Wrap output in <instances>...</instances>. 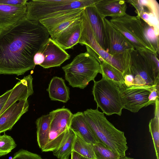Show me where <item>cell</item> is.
Returning a JSON list of instances; mask_svg holds the SVG:
<instances>
[{"instance_id": "8fae6325", "label": "cell", "mask_w": 159, "mask_h": 159, "mask_svg": "<svg viewBox=\"0 0 159 159\" xmlns=\"http://www.w3.org/2000/svg\"><path fill=\"white\" fill-rule=\"evenodd\" d=\"M85 8L69 10L64 13L39 22L47 29L53 39L82 16Z\"/></svg>"}, {"instance_id": "484cf974", "label": "cell", "mask_w": 159, "mask_h": 159, "mask_svg": "<svg viewBox=\"0 0 159 159\" xmlns=\"http://www.w3.org/2000/svg\"><path fill=\"white\" fill-rule=\"evenodd\" d=\"M75 135L73 151L84 157L95 159L93 144L87 142L78 135Z\"/></svg>"}, {"instance_id": "4dcf8cb0", "label": "cell", "mask_w": 159, "mask_h": 159, "mask_svg": "<svg viewBox=\"0 0 159 159\" xmlns=\"http://www.w3.org/2000/svg\"><path fill=\"white\" fill-rule=\"evenodd\" d=\"M27 0H0V4L13 6H22L26 5Z\"/></svg>"}, {"instance_id": "1f68e13d", "label": "cell", "mask_w": 159, "mask_h": 159, "mask_svg": "<svg viewBox=\"0 0 159 159\" xmlns=\"http://www.w3.org/2000/svg\"><path fill=\"white\" fill-rule=\"evenodd\" d=\"M11 91V89L7 91L0 96V113L6 103Z\"/></svg>"}, {"instance_id": "ffe728a7", "label": "cell", "mask_w": 159, "mask_h": 159, "mask_svg": "<svg viewBox=\"0 0 159 159\" xmlns=\"http://www.w3.org/2000/svg\"><path fill=\"white\" fill-rule=\"evenodd\" d=\"M94 6L102 19L122 15L126 13L127 8L124 0H97Z\"/></svg>"}, {"instance_id": "4fadbf2b", "label": "cell", "mask_w": 159, "mask_h": 159, "mask_svg": "<svg viewBox=\"0 0 159 159\" xmlns=\"http://www.w3.org/2000/svg\"><path fill=\"white\" fill-rule=\"evenodd\" d=\"M126 2L135 9L137 15L154 29L159 35V5L156 0H129Z\"/></svg>"}, {"instance_id": "8992f818", "label": "cell", "mask_w": 159, "mask_h": 159, "mask_svg": "<svg viewBox=\"0 0 159 159\" xmlns=\"http://www.w3.org/2000/svg\"><path fill=\"white\" fill-rule=\"evenodd\" d=\"M97 0H34L26 2V19L36 21L61 14L66 11L94 5Z\"/></svg>"}, {"instance_id": "5bb4252c", "label": "cell", "mask_w": 159, "mask_h": 159, "mask_svg": "<svg viewBox=\"0 0 159 159\" xmlns=\"http://www.w3.org/2000/svg\"><path fill=\"white\" fill-rule=\"evenodd\" d=\"M39 52L44 57L43 62L40 66L44 68L60 66L69 59L70 55L51 38L42 47Z\"/></svg>"}, {"instance_id": "2e32d148", "label": "cell", "mask_w": 159, "mask_h": 159, "mask_svg": "<svg viewBox=\"0 0 159 159\" xmlns=\"http://www.w3.org/2000/svg\"><path fill=\"white\" fill-rule=\"evenodd\" d=\"M84 13L90 24L97 41L101 47L107 52L104 19H102L94 4L85 7Z\"/></svg>"}, {"instance_id": "e0dca14e", "label": "cell", "mask_w": 159, "mask_h": 159, "mask_svg": "<svg viewBox=\"0 0 159 159\" xmlns=\"http://www.w3.org/2000/svg\"><path fill=\"white\" fill-rule=\"evenodd\" d=\"M83 16L52 39L64 50L72 48L79 43L83 27Z\"/></svg>"}, {"instance_id": "4316f807", "label": "cell", "mask_w": 159, "mask_h": 159, "mask_svg": "<svg viewBox=\"0 0 159 159\" xmlns=\"http://www.w3.org/2000/svg\"><path fill=\"white\" fill-rule=\"evenodd\" d=\"M95 159H120L121 157L104 144L98 142L93 144Z\"/></svg>"}, {"instance_id": "6da1fadb", "label": "cell", "mask_w": 159, "mask_h": 159, "mask_svg": "<svg viewBox=\"0 0 159 159\" xmlns=\"http://www.w3.org/2000/svg\"><path fill=\"white\" fill-rule=\"evenodd\" d=\"M49 35L39 22L25 17L0 30V74L19 76L34 69V56Z\"/></svg>"}, {"instance_id": "d4e9b609", "label": "cell", "mask_w": 159, "mask_h": 159, "mask_svg": "<svg viewBox=\"0 0 159 159\" xmlns=\"http://www.w3.org/2000/svg\"><path fill=\"white\" fill-rule=\"evenodd\" d=\"M100 64L102 76L119 85L124 84L123 74L121 71L105 61Z\"/></svg>"}, {"instance_id": "ba28073f", "label": "cell", "mask_w": 159, "mask_h": 159, "mask_svg": "<svg viewBox=\"0 0 159 159\" xmlns=\"http://www.w3.org/2000/svg\"><path fill=\"white\" fill-rule=\"evenodd\" d=\"M119 85L102 76L98 81H94L92 94L97 108L107 116L116 114L121 116L124 108Z\"/></svg>"}, {"instance_id": "83f0119b", "label": "cell", "mask_w": 159, "mask_h": 159, "mask_svg": "<svg viewBox=\"0 0 159 159\" xmlns=\"http://www.w3.org/2000/svg\"><path fill=\"white\" fill-rule=\"evenodd\" d=\"M17 146L11 136L5 134L0 135V157L11 152Z\"/></svg>"}, {"instance_id": "3957f363", "label": "cell", "mask_w": 159, "mask_h": 159, "mask_svg": "<svg viewBox=\"0 0 159 159\" xmlns=\"http://www.w3.org/2000/svg\"><path fill=\"white\" fill-rule=\"evenodd\" d=\"M83 113L87 122L99 142L121 157L125 156L128 147L124 132L116 129L98 108L87 109Z\"/></svg>"}, {"instance_id": "603a6c76", "label": "cell", "mask_w": 159, "mask_h": 159, "mask_svg": "<svg viewBox=\"0 0 159 159\" xmlns=\"http://www.w3.org/2000/svg\"><path fill=\"white\" fill-rule=\"evenodd\" d=\"M75 136L74 132L69 128L59 146L52 151L53 155L59 159H69L73 151Z\"/></svg>"}, {"instance_id": "f546056e", "label": "cell", "mask_w": 159, "mask_h": 159, "mask_svg": "<svg viewBox=\"0 0 159 159\" xmlns=\"http://www.w3.org/2000/svg\"><path fill=\"white\" fill-rule=\"evenodd\" d=\"M150 105L155 103L157 99H159V84L155 85L149 96Z\"/></svg>"}, {"instance_id": "d6986e66", "label": "cell", "mask_w": 159, "mask_h": 159, "mask_svg": "<svg viewBox=\"0 0 159 159\" xmlns=\"http://www.w3.org/2000/svg\"><path fill=\"white\" fill-rule=\"evenodd\" d=\"M70 128L88 143L94 144L100 142L87 122L83 112H78L73 114Z\"/></svg>"}, {"instance_id": "cb8c5ba5", "label": "cell", "mask_w": 159, "mask_h": 159, "mask_svg": "<svg viewBox=\"0 0 159 159\" xmlns=\"http://www.w3.org/2000/svg\"><path fill=\"white\" fill-rule=\"evenodd\" d=\"M155 104L154 117L150 120L149 127L153 140L157 159H159V99L157 100Z\"/></svg>"}, {"instance_id": "ac0fdd59", "label": "cell", "mask_w": 159, "mask_h": 159, "mask_svg": "<svg viewBox=\"0 0 159 159\" xmlns=\"http://www.w3.org/2000/svg\"><path fill=\"white\" fill-rule=\"evenodd\" d=\"M26 5L0 4V30L13 25L25 17Z\"/></svg>"}, {"instance_id": "7c38bea8", "label": "cell", "mask_w": 159, "mask_h": 159, "mask_svg": "<svg viewBox=\"0 0 159 159\" xmlns=\"http://www.w3.org/2000/svg\"><path fill=\"white\" fill-rule=\"evenodd\" d=\"M106 39L107 52L113 56H117L134 49L133 46L106 18L104 19Z\"/></svg>"}, {"instance_id": "277c9868", "label": "cell", "mask_w": 159, "mask_h": 159, "mask_svg": "<svg viewBox=\"0 0 159 159\" xmlns=\"http://www.w3.org/2000/svg\"><path fill=\"white\" fill-rule=\"evenodd\" d=\"M109 20L111 25L125 37L134 49L156 53L150 41L148 24L138 16H131L126 13L112 17Z\"/></svg>"}, {"instance_id": "836d02e7", "label": "cell", "mask_w": 159, "mask_h": 159, "mask_svg": "<svg viewBox=\"0 0 159 159\" xmlns=\"http://www.w3.org/2000/svg\"><path fill=\"white\" fill-rule=\"evenodd\" d=\"M71 155V159H90L84 157L74 151H72Z\"/></svg>"}, {"instance_id": "9c48e42d", "label": "cell", "mask_w": 159, "mask_h": 159, "mask_svg": "<svg viewBox=\"0 0 159 159\" xmlns=\"http://www.w3.org/2000/svg\"><path fill=\"white\" fill-rule=\"evenodd\" d=\"M49 114L50 124L48 142L42 149L43 152L53 151L60 145L70 125L73 114L68 108L63 107Z\"/></svg>"}, {"instance_id": "f1b7e54d", "label": "cell", "mask_w": 159, "mask_h": 159, "mask_svg": "<svg viewBox=\"0 0 159 159\" xmlns=\"http://www.w3.org/2000/svg\"><path fill=\"white\" fill-rule=\"evenodd\" d=\"M12 159H43L39 155L21 149L16 152Z\"/></svg>"}, {"instance_id": "7402d4cb", "label": "cell", "mask_w": 159, "mask_h": 159, "mask_svg": "<svg viewBox=\"0 0 159 159\" xmlns=\"http://www.w3.org/2000/svg\"><path fill=\"white\" fill-rule=\"evenodd\" d=\"M50 116L43 115L36 120L37 138L38 145L41 149L47 144L50 133Z\"/></svg>"}, {"instance_id": "e575fe53", "label": "cell", "mask_w": 159, "mask_h": 159, "mask_svg": "<svg viewBox=\"0 0 159 159\" xmlns=\"http://www.w3.org/2000/svg\"><path fill=\"white\" fill-rule=\"evenodd\" d=\"M120 159H135L133 158L126 157V156L123 157H121Z\"/></svg>"}, {"instance_id": "d6a6232c", "label": "cell", "mask_w": 159, "mask_h": 159, "mask_svg": "<svg viewBox=\"0 0 159 159\" xmlns=\"http://www.w3.org/2000/svg\"><path fill=\"white\" fill-rule=\"evenodd\" d=\"M44 57L41 52H38L36 53L34 57V62L35 65H40L44 60Z\"/></svg>"}, {"instance_id": "44dd1931", "label": "cell", "mask_w": 159, "mask_h": 159, "mask_svg": "<svg viewBox=\"0 0 159 159\" xmlns=\"http://www.w3.org/2000/svg\"><path fill=\"white\" fill-rule=\"evenodd\" d=\"M47 91L52 101L66 103L70 99L69 88L61 78L54 77L49 83Z\"/></svg>"}, {"instance_id": "30bf717a", "label": "cell", "mask_w": 159, "mask_h": 159, "mask_svg": "<svg viewBox=\"0 0 159 159\" xmlns=\"http://www.w3.org/2000/svg\"><path fill=\"white\" fill-rule=\"evenodd\" d=\"M155 85L129 86H127L124 84L119 85L124 108L136 113L142 108L150 105L148 98Z\"/></svg>"}, {"instance_id": "5b68a950", "label": "cell", "mask_w": 159, "mask_h": 159, "mask_svg": "<svg viewBox=\"0 0 159 159\" xmlns=\"http://www.w3.org/2000/svg\"><path fill=\"white\" fill-rule=\"evenodd\" d=\"M65 78L73 87L84 89L98 73L101 74L99 63L86 52L77 55L70 63L63 66Z\"/></svg>"}, {"instance_id": "7a4b0ae2", "label": "cell", "mask_w": 159, "mask_h": 159, "mask_svg": "<svg viewBox=\"0 0 159 159\" xmlns=\"http://www.w3.org/2000/svg\"><path fill=\"white\" fill-rule=\"evenodd\" d=\"M158 57L157 54L151 51L130 50L128 68L123 75L124 84L127 86L159 84Z\"/></svg>"}, {"instance_id": "52a82bcc", "label": "cell", "mask_w": 159, "mask_h": 159, "mask_svg": "<svg viewBox=\"0 0 159 159\" xmlns=\"http://www.w3.org/2000/svg\"><path fill=\"white\" fill-rule=\"evenodd\" d=\"M83 20V27L79 43L85 45L87 52L95 58L99 63L102 61H105L124 75L128 68L129 51L117 56L110 55L101 47L97 41L84 12Z\"/></svg>"}, {"instance_id": "9a60e30c", "label": "cell", "mask_w": 159, "mask_h": 159, "mask_svg": "<svg viewBox=\"0 0 159 159\" xmlns=\"http://www.w3.org/2000/svg\"><path fill=\"white\" fill-rule=\"evenodd\" d=\"M27 99H21L9 107L0 116V134L11 130L21 117L29 109Z\"/></svg>"}]
</instances>
